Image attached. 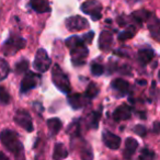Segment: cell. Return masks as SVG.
Segmentation results:
<instances>
[{"label":"cell","mask_w":160,"mask_h":160,"mask_svg":"<svg viewBox=\"0 0 160 160\" xmlns=\"http://www.w3.org/2000/svg\"><path fill=\"white\" fill-rule=\"evenodd\" d=\"M31 8L38 13H44V12L51 11L48 0H30Z\"/></svg>","instance_id":"15"},{"label":"cell","mask_w":160,"mask_h":160,"mask_svg":"<svg viewBox=\"0 0 160 160\" xmlns=\"http://www.w3.org/2000/svg\"><path fill=\"white\" fill-rule=\"evenodd\" d=\"M138 148V142L136 139L132 137H128L125 140V149H124V157L129 159L135 153L136 149Z\"/></svg>","instance_id":"17"},{"label":"cell","mask_w":160,"mask_h":160,"mask_svg":"<svg viewBox=\"0 0 160 160\" xmlns=\"http://www.w3.org/2000/svg\"><path fill=\"white\" fill-rule=\"evenodd\" d=\"M111 88L118 97H124L129 92V83L123 79H114L111 82Z\"/></svg>","instance_id":"12"},{"label":"cell","mask_w":160,"mask_h":160,"mask_svg":"<svg viewBox=\"0 0 160 160\" xmlns=\"http://www.w3.org/2000/svg\"><path fill=\"white\" fill-rule=\"evenodd\" d=\"M46 123H47V127H48V131L52 136L57 135L58 132L62 129V123L59 118H49V120H47Z\"/></svg>","instance_id":"18"},{"label":"cell","mask_w":160,"mask_h":160,"mask_svg":"<svg viewBox=\"0 0 160 160\" xmlns=\"http://www.w3.org/2000/svg\"><path fill=\"white\" fill-rule=\"evenodd\" d=\"M68 103L73 110H79L81 108H83L85 105L88 104V101L89 99H87L85 97V94H80V93H73L68 96L67 98Z\"/></svg>","instance_id":"11"},{"label":"cell","mask_w":160,"mask_h":160,"mask_svg":"<svg viewBox=\"0 0 160 160\" xmlns=\"http://www.w3.org/2000/svg\"><path fill=\"white\" fill-rule=\"evenodd\" d=\"M10 101H11V96L9 94V92L5 87L0 86V103L7 105L10 103Z\"/></svg>","instance_id":"27"},{"label":"cell","mask_w":160,"mask_h":160,"mask_svg":"<svg viewBox=\"0 0 160 160\" xmlns=\"http://www.w3.org/2000/svg\"><path fill=\"white\" fill-rule=\"evenodd\" d=\"M138 83H139V85H146V81H145V80H139V81H138Z\"/></svg>","instance_id":"34"},{"label":"cell","mask_w":160,"mask_h":160,"mask_svg":"<svg viewBox=\"0 0 160 160\" xmlns=\"http://www.w3.org/2000/svg\"><path fill=\"white\" fill-rule=\"evenodd\" d=\"M135 33H136V28L132 25V27H128V29L124 30V31L118 34V40L120 41L129 40V38H132L135 35Z\"/></svg>","instance_id":"26"},{"label":"cell","mask_w":160,"mask_h":160,"mask_svg":"<svg viewBox=\"0 0 160 160\" xmlns=\"http://www.w3.org/2000/svg\"><path fill=\"white\" fill-rule=\"evenodd\" d=\"M102 140L104 142V145L110 149H118L121 146V137L115 134H113L110 131H103L102 133Z\"/></svg>","instance_id":"10"},{"label":"cell","mask_w":160,"mask_h":160,"mask_svg":"<svg viewBox=\"0 0 160 160\" xmlns=\"http://www.w3.org/2000/svg\"><path fill=\"white\" fill-rule=\"evenodd\" d=\"M68 157V151L65 148L64 144L62 142H57L54 147V153L53 158L54 159H64V158Z\"/></svg>","instance_id":"19"},{"label":"cell","mask_w":160,"mask_h":160,"mask_svg":"<svg viewBox=\"0 0 160 160\" xmlns=\"http://www.w3.org/2000/svg\"><path fill=\"white\" fill-rule=\"evenodd\" d=\"M14 122L18 125H20L22 128H24L27 132H33V122H32V118L25 110H18L14 115Z\"/></svg>","instance_id":"9"},{"label":"cell","mask_w":160,"mask_h":160,"mask_svg":"<svg viewBox=\"0 0 160 160\" xmlns=\"http://www.w3.org/2000/svg\"><path fill=\"white\" fill-rule=\"evenodd\" d=\"M158 127H159V125H158V122L155 123V133L158 134L159 133V129H158Z\"/></svg>","instance_id":"33"},{"label":"cell","mask_w":160,"mask_h":160,"mask_svg":"<svg viewBox=\"0 0 160 160\" xmlns=\"http://www.w3.org/2000/svg\"><path fill=\"white\" fill-rule=\"evenodd\" d=\"M132 115V109L126 104H122L113 112V118L116 122H121V121L128 120Z\"/></svg>","instance_id":"14"},{"label":"cell","mask_w":160,"mask_h":160,"mask_svg":"<svg viewBox=\"0 0 160 160\" xmlns=\"http://www.w3.org/2000/svg\"><path fill=\"white\" fill-rule=\"evenodd\" d=\"M25 40L21 38L20 35L17 34H11L8 38V40L3 43L2 45V52L6 56H13L18 53L20 49L24 48L25 46Z\"/></svg>","instance_id":"4"},{"label":"cell","mask_w":160,"mask_h":160,"mask_svg":"<svg viewBox=\"0 0 160 160\" xmlns=\"http://www.w3.org/2000/svg\"><path fill=\"white\" fill-rule=\"evenodd\" d=\"M0 140L1 144L6 147V149L10 151L16 158H23V145L19 139L18 134L11 129H5L0 134Z\"/></svg>","instance_id":"2"},{"label":"cell","mask_w":160,"mask_h":160,"mask_svg":"<svg viewBox=\"0 0 160 160\" xmlns=\"http://www.w3.org/2000/svg\"><path fill=\"white\" fill-rule=\"evenodd\" d=\"M29 62L27 59H21L20 62H18L14 67V71L17 75H22V73L27 72L29 70Z\"/></svg>","instance_id":"25"},{"label":"cell","mask_w":160,"mask_h":160,"mask_svg":"<svg viewBox=\"0 0 160 160\" xmlns=\"http://www.w3.org/2000/svg\"><path fill=\"white\" fill-rule=\"evenodd\" d=\"M113 43V35L111 32L103 31L99 38V48L102 52H109Z\"/></svg>","instance_id":"13"},{"label":"cell","mask_w":160,"mask_h":160,"mask_svg":"<svg viewBox=\"0 0 160 160\" xmlns=\"http://www.w3.org/2000/svg\"><path fill=\"white\" fill-rule=\"evenodd\" d=\"M93 36H94V32L90 31V32H88V33L83 34L81 38H82V40L85 41L86 44H91L92 41H93Z\"/></svg>","instance_id":"30"},{"label":"cell","mask_w":160,"mask_h":160,"mask_svg":"<svg viewBox=\"0 0 160 160\" xmlns=\"http://www.w3.org/2000/svg\"><path fill=\"white\" fill-rule=\"evenodd\" d=\"M40 80H41V75L28 70L25 72L24 78L22 79V82H21V87H20L21 93H27L28 91L38 87V83H40Z\"/></svg>","instance_id":"7"},{"label":"cell","mask_w":160,"mask_h":160,"mask_svg":"<svg viewBox=\"0 0 160 160\" xmlns=\"http://www.w3.org/2000/svg\"><path fill=\"white\" fill-rule=\"evenodd\" d=\"M52 80L53 83L60 92L62 93H69L71 90V85L66 73L62 71L59 65L55 64L52 69Z\"/></svg>","instance_id":"3"},{"label":"cell","mask_w":160,"mask_h":160,"mask_svg":"<svg viewBox=\"0 0 160 160\" xmlns=\"http://www.w3.org/2000/svg\"><path fill=\"white\" fill-rule=\"evenodd\" d=\"M153 56H155V52L151 48H142L138 51V60L142 66H146L148 62H150Z\"/></svg>","instance_id":"16"},{"label":"cell","mask_w":160,"mask_h":160,"mask_svg":"<svg viewBox=\"0 0 160 160\" xmlns=\"http://www.w3.org/2000/svg\"><path fill=\"white\" fill-rule=\"evenodd\" d=\"M149 17H150V13L146 10H138L132 14V18L134 19V21L138 22V24H142L144 21L148 20Z\"/></svg>","instance_id":"21"},{"label":"cell","mask_w":160,"mask_h":160,"mask_svg":"<svg viewBox=\"0 0 160 160\" xmlns=\"http://www.w3.org/2000/svg\"><path fill=\"white\" fill-rule=\"evenodd\" d=\"M98 93H99L98 86H97L96 83H93V82H90L89 85H88L87 90H86V92H85V97L90 100V99L96 98V97L98 96Z\"/></svg>","instance_id":"24"},{"label":"cell","mask_w":160,"mask_h":160,"mask_svg":"<svg viewBox=\"0 0 160 160\" xmlns=\"http://www.w3.org/2000/svg\"><path fill=\"white\" fill-rule=\"evenodd\" d=\"M134 131H135L136 134H138L139 136H145L146 135V128H145L142 125H137V126L134 128Z\"/></svg>","instance_id":"31"},{"label":"cell","mask_w":160,"mask_h":160,"mask_svg":"<svg viewBox=\"0 0 160 160\" xmlns=\"http://www.w3.org/2000/svg\"><path fill=\"white\" fill-rule=\"evenodd\" d=\"M81 11L92 18L93 21H98L102 18V5L98 0H88L81 5Z\"/></svg>","instance_id":"5"},{"label":"cell","mask_w":160,"mask_h":160,"mask_svg":"<svg viewBox=\"0 0 160 160\" xmlns=\"http://www.w3.org/2000/svg\"><path fill=\"white\" fill-rule=\"evenodd\" d=\"M65 43L70 51L71 62L73 66H83L86 64V59L88 57L89 51H88V47L86 46L87 44L82 40V38L78 35H72L69 38H67Z\"/></svg>","instance_id":"1"},{"label":"cell","mask_w":160,"mask_h":160,"mask_svg":"<svg viewBox=\"0 0 160 160\" xmlns=\"http://www.w3.org/2000/svg\"><path fill=\"white\" fill-rule=\"evenodd\" d=\"M101 120V110L100 111H94L89 115V126L90 128L97 129L99 126V122Z\"/></svg>","instance_id":"22"},{"label":"cell","mask_w":160,"mask_h":160,"mask_svg":"<svg viewBox=\"0 0 160 160\" xmlns=\"http://www.w3.org/2000/svg\"><path fill=\"white\" fill-rule=\"evenodd\" d=\"M10 72V66L7 60L0 58V81L5 80Z\"/></svg>","instance_id":"23"},{"label":"cell","mask_w":160,"mask_h":160,"mask_svg":"<svg viewBox=\"0 0 160 160\" xmlns=\"http://www.w3.org/2000/svg\"><path fill=\"white\" fill-rule=\"evenodd\" d=\"M153 17V20H149L148 22V28H149V31H150V33L153 35V38H155V40L158 41V38H159V29H160V25H159V20H158L157 17L152 16Z\"/></svg>","instance_id":"20"},{"label":"cell","mask_w":160,"mask_h":160,"mask_svg":"<svg viewBox=\"0 0 160 160\" xmlns=\"http://www.w3.org/2000/svg\"><path fill=\"white\" fill-rule=\"evenodd\" d=\"M153 158H155V152L148 148L142 149L139 156V159H144V160H150V159H153Z\"/></svg>","instance_id":"29"},{"label":"cell","mask_w":160,"mask_h":160,"mask_svg":"<svg viewBox=\"0 0 160 160\" xmlns=\"http://www.w3.org/2000/svg\"><path fill=\"white\" fill-rule=\"evenodd\" d=\"M0 159H5V160L8 159V157L5 155V153L2 152V151H0Z\"/></svg>","instance_id":"32"},{"label":"cell","mask_w":160,"mask_h":160,"mask_svg":"<svg viewBox=\"0 0 160 160\" xmlns=\"http://www.w3.org/2000/svg\"><path fill=\"white\" fill-rule=\"evenodd\" d=\"M91 72L93 76L99 77V76L103 75V72H104V67H103L102 64H97V62H94V64L91 65Z\"/></svg>","instance_id":"28"},{"label":"cell","mask_w":160,"mask_h":160,"mask_svg":"<svg viewBox=\"0 0 160 160\" xmlns=\"http://www.w3.org/2000/svg\"><path fill=\"white\" fill-rule=\"evenodd\" d=\"M66 28L68 31H83V30L89 29L90 24L85 18L80 16L69 17L65 22Z\"/></svg>","instance_id":"8"},{"label":"cell","mask_w":160,"mask_h":160,"mask_svg":"<svg viewBox=\"0 0 160 160\" xmlns=\"http://www.w3.org/2000/svg\"><path fill=\"white\" fill-rule=\"evenodd\" d=\"M52 65V60L49 58L48 54L45 49L40 48L38 49L35 54V58H34L33 67L35 70H38V72H45L46 70H48L49 67Z\"/></svg>","instance_id":"6"}]
</instances>
